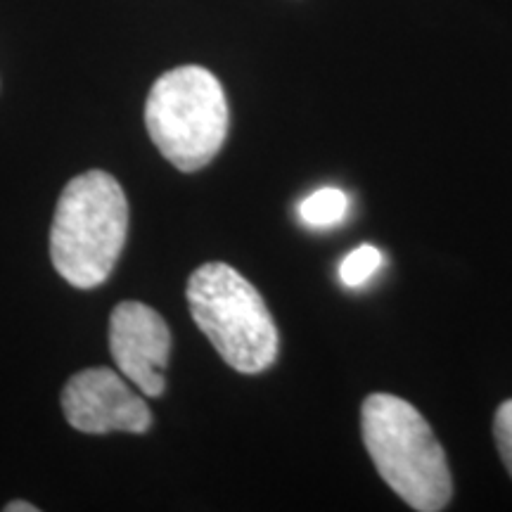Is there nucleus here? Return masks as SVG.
<instances>
[{
  "label": "nucleus",
  "instance_id": "9d476101",
  "mask_svg": "<svg viewBox=\"0 0 512 512\" xmlns=\"http://www.w3.org/2000/svg\"><path fill=\"white\" fill-rule=\"evenodd\" d=\"M36 510H38L36 505H31L27 501H15L5 505V512H36Z\"/></svg>",
  "mask_w": 512,
  "mask_h": 512
},
{
  "label": "nucleus",
  "instance_id": "20e7f679",
  "mask_svg": "<svg viewBox=\"0 0 512 512\" xmlns=\"http://www.w3.org/2000/svg\"><path fill=\"white\" fill-rule=\"evenodd\" d=\"M145 126L157 150L192 174L219 155L228 133V102L209 69L185 64L159 76L147 95Z\"/></svg>",
  "mask_w": 512,
  "mask_h": 512
},
{
  "label": "nucleus",
  "instance_id": "1a4fd4ad",
  "mask_svg": "<svg viewBox=\"0 0 512 512\" xmlns=\"http://www.w3.org/2000/svg\"><path fill=\"white\" fill-rule=\"evenodd\" d=\"M494 434L498 451H501V458L508 472L512 475V401H505L496 413L494 422Z\"/></svg>",
  "mask_w": 512,
  "mask_h": 512
},
{
  "label": "nucleus",
  "instance_id": "423d86ee",
  "mask_svg": "<svg viewBox=\"0 0 512 512\" xmlns=\"http://www.w3.org/2000/svg\"><path fill=\"white\" fill-rule=\"evenodd\" d=\"M110 351L119 373L140 394H164L162 370L169 363L171 332L155 309L140 302H121L110 318Z\"/></svg>",
  "mask_w": 512,
  "mask_h": 512
},
{
  "label": "nucleus",
  "instance_id": "39448f33",
  "mask_svg": "<svg viewBox=\"0 0 512 512\" xmlns=\"http://www.w3.org/2000/svg\"><path fill=\"white\" fill-rule=\"evenodd\" d=\"M62 413L83 434H143L152 425L145 394L110 368H86L69 377L62 389Z\"/></svg>",
  "mask_w": 512,
  "mask_h": 512
},
{
  "label": "nucleus",
  "instance_id": "f257e3e1",
  "mask_svg": "<svg viewBox=\"0 0 512 512\" xmlns=\"http://www.w3.org/2000/svg\"><path fill=\"white\" fill-rule=\"evenodd\" d=\"M128 233V202L119 181L86 171L64 185L50 228L55 271L76 290H93L110 278Z\"/></svg>",
  "mask_w": 512,
  "mask_h": 512
},
{
  "label": "nucleus",
  "instance_id": "6e6552de",
  "mask_svg": "<svg viewBox=\"0 0 512 512\" xmlns=\"http://www.w3.org/2000/svg\"><path fill=\"white\" fill-rule=\"evenodd\" d=\"M380 266H382L380 249L373 245H361L351 254L344 256V261L339 264V280H342V285L347 287H361L373 278Z\"/></svg>",
  "mask_w": 512,
  "mask_h": 512
},
{
  "label": "nucleus",
  "instance_id": "0eeeda50",
  "mask_svg": "<svg viewBox=\"0 0 512 512\" xmlns=\"http://www.w3.org/2000/svg\"><path fill=\"white\" fill-rule=\"evenodd\" d=\"M349 197L339 188H320L299 204V219L311 228H332L344 221Z\"/></svg>",
  "mask_w": 512,
  "mask_h": 512
},
{
  "label": "nucleus",
  "instance_id": "7ed1b4c3",
  "mask_svg": "<svg viewBox=\"0 0 512 512\" xmlns=\"http://www.w3.org/2000/svg\"><path fill=\"white\" fill-rule=\"evenodd\" d=\"M190 313L230 368L264 373L278 358V328L259 290L233 266L209 261L188 280Z\"/></svg>",
  "mask_w": 512,
  "mask_h": 512
},
{
  "label": "nucleus",
  "instance_id": "f03ea898",
  "mask_svg": "<svg viewBox=\"0 0 512 512\" xmlns=\"http://www.w3.org/2000/svg\"><path fill=\"white\" fill-rule=\"evenodd\" d=\"M363 441L384 482L420 512H439L451 501L453 482L444 448L411 403L392 394L363 401Z\"/></svg>",
  "mask_w": 512,
  "mask_h": 512
}]
</instances>
